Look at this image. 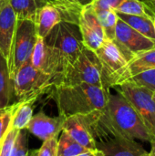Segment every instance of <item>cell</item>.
<instances>
[{"label":"cell","instance_id":"1","mask_svg":"<svg viewBox=\"0 0 155 156\" xmlns=\"http://www.w3.org/2000/svg\"><path fill=\"white\" fill-rule=\"evenodd\" d=\"M110 92V90L83 83L54 86L52 95L59 114L67 118L105 110Z\"/></svg>","mask_w":155,"mask_h":156},{"label":"cell","instance_id":"2","mask_svg":"<svg viewBox=\"0 0 155 156\" xmlns=\"http://www.w3.org/2000/svg\"><path fill=\"white\" fill-rule=\"evenodd\" d=\"M107 112L112 125L121 135L150 144L155 139L132 105L118 91L114 94L110 92Z\"/></svg>","mask_w":155,"mask_h":156},{"label":"cell","instance_id":"3","mask_svg":"<svg viewBox=\"0 0 155 156\" xmlns=\"http://www.w3.org/2000/svg\"><path fill=\"white\" fill-rule=\"evenodd\" d=\"M83 83L107 89L102 78L100 60L96 53L86 47H84L79 58L65 69L54 86H69Z\"/></svg>","mask_w":155,"mask_h":156},{"label":"cell","instance_id":"4","mask_svg":"<svg viewBox=\"0 0 155 156\" xmlns=\"http://www.w3.org/2000/svg\"><path fill=\"white\" fill-rule=\"evenodd\" d=\"M95 53L100 60L107 89L110 90L128 80L129 59L114 40L106 38Z\"/></svg>","mask_w":155,"mask_h":156},{"label":"cell","instance_id":"5","mask_svg":"<svg viewBox=\"0 0 155 156\" xmlns=\"http://www.w3.org/2000/svg\"><path fill=\"white\" fill-rule=\"evenodd\" d=\"M44 40L58 52L64 64V70L79 58L84 48L79 27L64 21L56 25Z\"/></svg>","mask_w":155,"mask_h":156},{"label":"cell","instance_id":"6","mask_svg":"<svg viewBox=\"0 0 155 156\" xmlns=\"http://www.w3.org/2000/svg\"><path fill=\"white\" fill-rule=\"evenodd\" d=\"M13 92L18 101L38 98L52 89L54 79L35 67L30 61L25 63L16 73L13 80Z\"/></svg>","mask_w":155,"mask_h":156},{"label":"cell","instance_id":"7","mask_svg":"<svg viewBox=\"0 0 155 156\" xmlns=\"http://www.w3.org/2000/svg\"><path fill=\"white\" fill-rule=\"evenodd\" d=\"M121 93L135 109L146 128L155 138V100L153 91L125 81L113 88Z\"/></svg>","mask_w":155,"mask_h":156},{"label":"cell","instance_id":"8","mask_svg":"<svg viewBox=\"0 0 155 156\" xmlns=\"http://www.w3.org/2000/svg\"><path fill=\"white\" fill-rule=\"evenodd\" d=\"M37 37L35 22L31 20H17L16 35L13 49V66L10 72L11 80H13L17 70L25 63L30 61Z\"/></svg>","mask_w":155,"mask_h":156},{"label":"cell","instance_id":"9","mask_svg":"<svg viewBox=\"0 0 155 156\" xmlns=\"http://www.w3.org/2000/svg\"><path fill=\"white\" fill-rule=\"evenodd\" d=\"M114 41L129 61L140 52L155 48V40L142 35L120 18L116 25Z\"/></svg>","mask_w":155,"mask_h":156},{"label":"cell","instance_id":"10","mask_svg":"<svg viewBox=\"0 0 155 156\" xmlns=\"http://www.w3.org/2000/svg\"><path fill=\"white\" fill-rule=\"evenodd\" d=\"M30 63L36 69L51 75L54 79V84L64 71V64L58 52L48 46L40 37H37Z\"/></svg>","mask_w":155,"mask_h":156},{"label":"cell","instance_id":"11","mask_svg":"<svg viewBox=\"0 0 155 156\" xmlns=\"http://www.w3.org/2000/svg\"><path fill=\"white\" fill-rule=\"evenodd\" d=\"M78 27L84 47L94 52L97 51L103 44L106 37L97 16V13L90 4L82 8Z\"/></svg>","mask_w":155,"mask_h":156},{"label":"cell","instance_id":"12","mask_svg":"<svg viewBox=\"0 0 155 156\" xmlns=\"http://www.w3.org/2000/svg\"><path fill=\"white\" fill-rule=\"evenodd\" d=\"M17 28V18L9 1L0 12V53L5 58L9 77L13 66V49Z\"/></svg>","mask_w":155,"mask_h":156},{"label":"cell","instance_id":"13","mask_svg":"<svg viewBox=\"0 0 155 156\" xmlns=\"http://www.w3.org/2000/svg\"><path fill=\"white\" fill-rule=\"evenodd\" d=\"M95 144L96 148L100 150L104 156H140L147 152L137 141L121 134L108 136Z\"/></svg>","mask_w":155,"mask_h":156},{"label":"cell","instance_id":"14","mask_svg":"<svg viewBox=\"0 0 155 156\" xmlns=\"http://www.w3.org/2000/svg\"><path fill=\"white\" fill-rule=\"evenodd\" d=\"M65 119L66 118L60 114L57 117H49L43 112H39L31 118L26 130L38 139L45 141L48 138L59 135Z\"/></svg>","mask_w":155,"mask_h":156},{"label":"cell","instance_id":"15","mask_svg":"<svg viewBox=\"0 0 155 156\" xmlns=\"http://www.w3.org/2000/svg\"><path fill=\"white\" fill-rule=\"evenodd\" d=\"M62 131L67 133L73 140L88 150H95V142L88 128L79 115L67 117L62 125Z\"/></svg>","mask_w":155,"mask_h":156},{"label":"cell","instance_id":"16","mask_svg":"<svg viewBox=\"0 0 155 156\" xmlns=\"http://www.w3.org/2000/svg\"><path fill=\"white\" fill-rule=\"evenodd\" d=\"M62 21V17L58 10L52 5H46L37 14L35 21L37 37L46 38L53 27Z\"/></svg>","mask_w":155,"mask_h":156},{"label":"cell","instance_id":"17","mask_svg":"<svg viewBox=\"0 0 155 156\" xmlns=\"http://www.w3.org/2000/svg\"><path fill=\"white\" fill-rule=\"evenodd\" d=\"M37 98H29L14 103L11 128L21 131L26 130L33 117V105Z\"/></svg>","mask_w":155,"mask_h":156},{"label":"cell","instance_id":"18","mask_svg":"<svg viewBox=\"0 0 155 156\" xmlns=\"http://www.w3.org/2000/svg\"><path fill=\"white\" fill-rule=\"evenodd\" d=\"M48 4V0H9L17 20L36 21L39 11Z\"/></svg>","mask_w":155,"mask_h":156},{"label":"cell","instance_id":"19","mask_svg":"<svg viewBox=\"0 0 155 156\" xmlns=\"http://www.w3.org/2000/svg\"><path fill=\"white\" fill-rule=\"evenodd\" d=\"M153 1L150 3L141 0H124L117 8L116 13L143 16L153 20L155 17V6L153 5Z\"/></svg>","mask_w":155,"mask_h":156},{"label":"cell","instance_id":"20","mask_svg":"<svg viewBox=\"0 0 155 156\" xmlns=\"http://www.w3.org/2000/svg\"><path fill=\"white\" fill-rule=\"evenodd\" d=\"M155 69V48L136 54L128 63V80L145 70Z\"/></svg>","mask_w":155,"mask_h":156},{"label":"cell","instance_id":"21","mask_svg":"<svg viewBox=\"0 0 155 156\" xmlns=\"http://www.w3.org/2000/svg\"><path fill=\"white\" fill-rule=\"evenodd\" d=\"M118 17L124 21L127 25L132 27L133 29L141 33L142 35L155 40V29L153 20L138 16H130L117 13Z\"/></svg>","mask_w":155,"mask_h":156},{"label":"cell","instance_id":"22","mask_svg":"<svg viewBox=\"0 0 155 156\" xmlns=\"http://www.w3.org/2000/svg\"><path fill=\"white\" fill-rule=\"evenodd\" d=\"M13 83L9 77L6 61L0 53V109L9 105Z\"/></svg>","mask_w":155,"mask_h":156},{"label":"cell","instance_id":"23","mask_svg":"<svg viewBox=\"0 0 155 156\" xmlns=\"http://www.w3.org/2000/svg\"><path fill=\"white\" fill-rule=\"evenodd\" d=\"M87 150L73 140L67 133L61 131L58 140V156H77Z\"/></svg>","mask_w":155,"mask_h":156},{"label":"cell","instance_id":"24","mask_svg":"<svg viewBox=\"0 0 155 156\" xmlns=\"http://www.w3.org/2000/svg\"><path fill=\"white\" fill-rule=\"evenodd\" d=\"M99 21L104 30L105 37L110 40L115 38V29L118 22V15L115 10H99L96 11Z\"/></svg>","mask_w":155,"mask_h":156},{"label":"cell","instance_id":"25","mask_svg":"<svg viewBox=\"0 0 155 156\" xmlns=\"http://www.w3.org/2000/svg\"><path fill=\"white\" fill-rule=\"evenodd\" d=\"M128 80L155 92V69L140 72L131 77Z\"/></svg>","mask_w":155,"mask_h":156},{"label":"cell","instance_id":"26","mask_svg":"<svg viewBox=\"0 0 155 156\" xmlns=\"http://www.w3.org/2000/svg\"><path fill=\"white\" fill-rule=\"evenodd\" d=\"M18 130L10 128L0 142V156H10L15 141L18 134Z\"/></svg>","mask_w":155,"mask_h":156},{"label":"cell","instance_id":"27","mask_svg":"<svg viewBox=\"0 0 155 156\" xmlns=\"http://www.w3.org/2000/svg\"><path fill=\"white\" fill-rule=\"evenodd\" d=\"M14 110V103L3 109H0V142L11 128L12 114Z\"/></svg>","mask_w":155,"mask_h":156},{"label":"cell","instance_id":"28","mask_svg":"<svg viewBox=\"0 0 155 156\" xmlns=\"http://www.w3.org/2000/svg\"><path fill=\"white\" fill-rule=\"evenodd\" d=\"M28 154V144L26 130L18 132L15 144L10 156H27Z\"/></svg>","mask_w":155,"mask_h":156},{"label":"cell","instance_id":"29","mask_svg":"<svg viewBox=\"0 0 155 156\" xmlns=\"http://www.w3.org/2000/svg\"><path fill=\"white\" fill-rule=\"evenodd\" d=\"M58 136L48 138L43 141L42 146L37 151V156H58Z\"/></svg>","mask_w":155,"mask_h":156},{"label":"cell","instance_id":"30","mask_svg":"<svg viewBox=\"0 0 155 156\" xmlns=\"http://www.w3.org/2000/svg\"><path fill=\"white\" fill-rule=\"evenodd\" d=\"M124 0H93L91 2V6L95 11L99 10H116V8L123 2Z\"/></svg>","mask_w":155,"mask_h":156},{"label":"cell","instance_id":"31","mask_svg":"<svg viewBox=\"0 0 155 156\" xmlns=\"http://www.w3.org/2000/svg\"><path fill=\"white\" fill-rule=\"evenodd\" d=\"M77 156H104V154L100 150L95 149V150H87L84 153Z\"/></svg>","mask_w":155,"mask_h":156},{"label":"cell","instance_id":"32","mask_svg":"<svg viewBox=\"0 0 155 156\" xmlns=\"http://www.w3.org/2000/svg\"><path fill=\"white\" fill-rule=\"evenodd\" d=\"M74 2H76L78 5H79L80 6H82V7H84L85 5H90V4H91V2L93 1V0H73Z\"/></svg>","mask_w":155,"mask_h":156},{"label":"cell","instance_id":"33","mask_svg":"<svg viewBox=\"0 0 155 156\" xmlns=\"http://www.w3.org/2000/svg\"><path fill=\"white\" fill-rule=\"evenodd\" d=\"M152 148H151V152L149 153L150 156H155V139L151 143Z\"/></svg>","mask_w":155,"mask_h":156},{"label":"cell","instance_id":"34","mask_svg":"<svg viewBox=\"0 0 155 156\" xmlns=\"http://www.w3.org/2000/svg\"><path fill=\"white\" fill-rule=\"evenodd\" d=\"M9 0H0V12H1V10H2V8H3V6L8 2Z\"/></svg>","mask_w":155,"mask_h":156},{"label":"cell","instance_id":"35","mask_svg":"<svg viewBox=\"0 0 155 156\" xmlns=\"http://www.w3.org/2000/svg\"><path fill=\"white\" fill-rule=\"evenodd\" d=\"M37 150H35V151H32V152H28L27 156H37Z\"/></svg>","mask_w":155,"mask_h":156},{"label":"cell","instance_id":"36","mask_svg":"<svg viewBox=\"0 0 155 156\" xmlns=\"http://www.w3.org/2000/svg\"><path fill=\"white\" fill-rule=\"evenodd\" d=\"M140 156H150V154H149V153L148 152H145L144 154H141Z\"/></svg>","mask_w":155,"mask_h":156},{"label":"cell","instance_id":"37","mask_svg":"<svg viewBox=\"0 0 155 156\" xmlns=\"http://www.w3.org/2000/svg\"><path fill=\"white\" fill-rule=\"evenodd\" d=\"M153 26H154V29H155V17H154V19H153Z\"/></svg>","mask_w":155,"mask_h":156},{"label":"cell","instance_id":"38","mask_svg":"<svg viewBox=\"0 0 155 156\" xmlns=\"http://www.w3.org/2000/svg\"><path fill=\"white\" fill-rule=\"evenodd\" d=\"M153 98H154L155 100V92H153Z\"/></svg>","mask_w":155,"mask_h":156},{"label":"cell","instance_id":"39","mask_svg":"<svg viewBox=\"0 0 155 156\" xmlns=\"http://www.w3.org/2000/svg\"><path fill=\"white\" fill-rule=\"evenodd\" d=\"M152 1H153V2H155V0H152Z\"/></svg>","mask_w":155,"mask_h":156}]
</instances>
